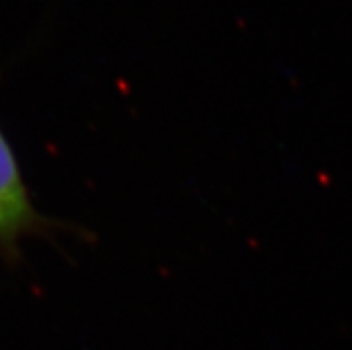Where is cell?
Segmentation results:
<instances>
[{"label": "cell", "mask_w": 352, "mask_h": 350, "mask_svg": "<svg viewBox=\"0 0 352 350\" xmlns=\"http://www.w3.org/2000/svg\"><path fill=\"white\" fill-rule=\"evenodd\" d=\"M65 232L80 229L58 218L43 215L32 202L31 191L23 179L22 166L13 145L0 127V259L9 268L23 263L22 243L27 238L54 239Z\"/></svg>", "instance_id": "obj_1"}]
</instances>
